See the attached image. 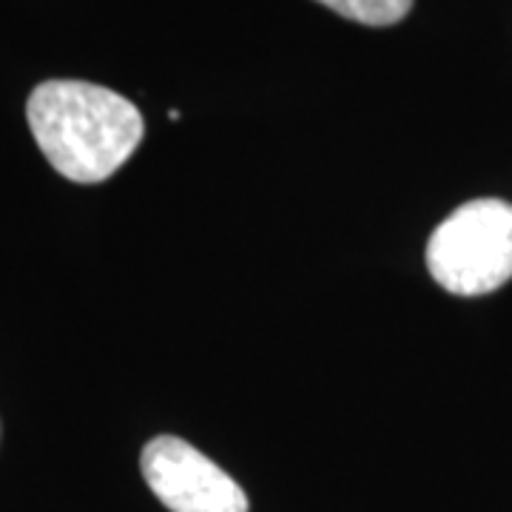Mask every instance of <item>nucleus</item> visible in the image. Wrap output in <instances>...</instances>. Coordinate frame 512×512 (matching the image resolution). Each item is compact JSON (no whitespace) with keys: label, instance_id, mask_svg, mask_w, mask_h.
Returning a JSON list of instances; mask_svg holds the SVG:
<instances>
[{"label":"nucleus","instance_id":"3","mask_svg":"<svg viewBox=\"0 0 512 512\" xmlns=\"http://www.w3.org/2000/svg\"><path fill=\"white\" fill-rule=\"evenodd\" d=\"M146 484L171 512H248V495L197 447L157 436L140 458Z\"/></svg>","mask_w":512,"mask_h":512},{"label":"nucleus","instance_id":"4","mask_svg":"<svg viewBox=\"0 0 512 512\" xmlns=\"http://www.w3.org/2000/svg\"><path fill=\"white\" fill-rule=\"evenodd\" d=\"M342 18L365 26H393L413 9V0H319Z\"/></svg>","mask_w":512,"mask_h":512},{"label":"nucleus","instance_id":"1","mask_svg":"<svg viewBox=\"0 0 512 512\" xmlns=\"http://www.w3.org/2000/svg\"><path fill=\"white\" fill-rule=\"evenodd\" d=\"M29 128L57 174L103 183L143 143V114L123 94L83 83L46 80L26 103Z\"/></svg>","mask_w":512,"mask_h":512},{"label":"nucleus","instance_id":"2","mask_svg":"<svg viewBox=\"0 0 512 512\" xmlns=\"http://www.w3.org/2000/svg\"><path fill=\"white\" fill-rule=\"evenodd\" d=\"M427 268L444 291L481 296L512 279V205L473 200L456 208L427 242Z\"/></svg>","mask_w":512,"mask_h":512}]
</instances>
